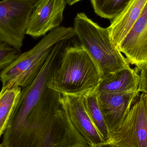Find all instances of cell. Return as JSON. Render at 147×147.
I'll list each match as a JSON object with an SVG mask.
<instances>
[{
  "mask_svg": "<svg viewBox=\"0 0 147 147\" xmlns=\"http://www.w3.org/2000/svg\"><path fill=\"white\" fill-rule=\"evenodd\" d=\"M4 147H91L74 127L58 91L47 87L24 121L5 131Z\"/></svg>",
  "mask_w": 147,
  "mask_h": 147,
  "instance_id": "obj_1",
  "label": "cell"
},
{
  "mask_svg": "<svg viewBox=\"0 0 147 147\" xmlns=\"http://www.w3.org/2000/svg\"><path fill=\"white\" fill-rule=\"evenodd\" d=\"M99 69L80 44L66 45L47 87L62 96H82L96 90L101 80Z\"/></svg>",
  "mask_w": 147,
  "mask_h": 147,
  "instance_id": "obj_2",
  "label": "cell"
},
{
  "mask_svg": "<svg viewBox=\"0 0 147 147\" xmlns=\"http://www.w3.org/2000/svg\"><path fill=\"white\" fill-rule=\"evenodd\" d=\"M75 36L73 28L59 27L29 51L22 53L0 72L1 90L23 88L31 83L40 72L53 47L62 40Z\"/></svg>",
  "mask_w": 147,
  "mask_h": 147,
  "instance_id": "obj_3",
  "label": "cell"
},
{
  "mask_svg": "<svg viewBox=\"0 0 147 147\" xmlns=\"http://www.w3.org/2000/svg\"><path fill=\"white\" fill-rule=\"evenodd\" d=\"M73 28L80 45L99 69L101 79L130 68L126 58L112 43L108 28L100 26L84 13H80L74 19Z\"/></svg>",
  "mask_w": 147,
  "mask_h": 147,
  "instance_id": "obj_4",
  "label": "cell"
},
{
  "mask_svg": "<svg viewBox=\"0 0 147 147\" xmlns=\"http://www.w3.org/2000/svg\"><path fill=\"white\" fill-rule=\"evenodd\" d=\"M36 0L0 1V40L21 51Z\"/></svg>",
  "mask_w": 147,
  "mask_h": 147,
  "instance_id": "obj_5",
  "label": "cell"
},
{
  "mask_svg": "<svg viewBox=\"0 0 147 147\" xmlns=\"http://www.w3.org/2000/svg\"><path fill=\"white\" fill-rule=\"evenodd\" d=\"M107 143L118 147H147V93L139 96Z\"/></svg>",
  "mask_w": 147,
  "mask_h": 147,
  "instance_id": "obj_6",
  "label": "cell"
},
{
  "mask_svg": "<svg viewBox=\"0 0 147 147\" xmlns=\"http://www.w3.org/2000/svg\"><path fill=\"white\" fill-rule=\"evenodd\" d=\"M66 0H38L31 14L26 34L34 38L59 27L63 19Z\"/></svg>",
  "mask_w": 147,
  "mask_h": 147,
  "instance_id": "obj_7",
  "label": "cell"
},
{
  "mask_svg": "<svg viewBox=\"0 0 147 147\" xmlns=\"http://www.w3.org/2000/svg\"><path fill=\"white\" fill-rule=\"evenodd\" d=\"M117 50L129 64L141 69L147 65V1L144 9Z\"/></svg>",
  "mask_w": 147,
  "mask_h": 147,
  "instance_id": "obj_8",
  "label": "cell"
},
{
  "mask_svg": "<svg viewBox=\"0 0 147 147\" xmlns=\"http://www.w3.org/2000/svg\"><path fill=\"white\" fill-rule=\"evenodd\" d=\"M139 91L113 94H98V101L110 134L123 121L132 105L140 96Z\"/></svg>",
  "mask_w": 147,
  "mask_h": 147,
  "instance_id": "obj_9",
  "label": "cell"
},
{
  "mask_svg": "<svg viewBox=\"0 0 147 147\" xmlns=\"http://www.w3.org/2000/svg\"><path fill=\"white\" fill-rule=\"evenodd\" d=\"M62 102L72 124L91 147H98L106 143L88 116L82 96L64 95Z\"/></svg>",
  "mask_w": 147,
  "mask_h": 147,
  "instance_id": "obj_10",
  "label": "cell"
},
{
  "mask_svg": "<svg viewBox=\"0 0 147 147\" xmlns=\"http://www.w3.org/2000/svg\"><path fill=\"white\" fill-rule=\"evenodd\" d=\"M147 0H130L108 27L112 43L118 49L140 17Z\"/></svg>",
  "mask_w": 147,
  "mask_h": 147,
  "instance_id": "obj_11",
  "label": "cell"
},
{
  "mask_svg": "<svg viewBox=\"0 0 147 147\" xmlns=\"http://www.w3.org/2000/svg\"><path fill=\"white\" fill-rule=\"evenodd\" d=\"M140 73V69L136 67L111 74L101 79L96 92L98 94H105L139 91Z\"/></svg>",
  "mask_w": 147,
  "mask_h": 147,
  "instance_id": "obj_12",
  "label": "cell"
},
{
  "mask_svg": "<svg viewBox=\"0 0 147 147\" xmlns=\"http://www.w3.org/2000/svg\"><path fill=\"white\" fill-rule=\"evenodd\" d=\"M98 93L96 90L82 96L86 111L99 134L107 143L110 137V133L99 108Z\"/></svg>",
  "mask_w": 147,
  "mask_h": 147,
  "instance_id": "obj_13",
  "label": "cell"
},
{
  "mask_svg": "<svg viewBox=\"0 0 147 147\" xmlns=\"http://www.w3.org/2000/svg\"><path fill=\"white\" fill-rule=\"evenodd\" d=\"M21 87L1 90L0 91V138L4 134L20 99Z\"/></svg>",
  "mask_w": 147,
  "mask_h": 147,
  "instance_id": "obj_14",
  "label": "cell"
},
{
  "mask_svg": "<svg viewBox=\"0 0 147 147\" xmlns=\"http://www.w3.org/2000/svg\"><path fill=\"white\" fill-rule=\"evenodd\" d=\"M94 12L100 17L112 20L130 0H90Z\"/></svg>",
  "mask_w": 147,
  "mask_h": 147,
  "instance_id": "obj_15",
  "label": "cell"
},
{
  "mask_svg": "<svg viewBox=\"0 0 147 147\" xmlns=\"http://www.w3.org/2000/svg\"><path fill=\"white\" fill-rule=\"evenodd\" d=\"M20 52L0 40V71L13 62L20 54Z\"/></svg>",
  "mask_w": 147,
  "mask_h": 147,
  "instance_id": "obj_16",
  "label": "cell"
},
{
  "mask_svg": "<svg viewBox=\"0 0 147 147\" xmlns=\"http://www.w3.org/2000/svg\"><path fill=\"white\" fill-rule=\"evenodd\" d=\"M140 70V80L139 91L142 93H147V65Z\"/></svg>",
  "mask_w": 147,
  "mask_h": 147,
  "instance_id": "obj_17",
  "label": "cell"
},
{
  "mask_svg": "<svg viewBox=\"0 0 147 147\" xmlns=\"http://www.w3.org/2000/svg\"><path fill=\"white\" fill-rule=\"evenodd\" d=\"M80 1H81V0H66V1L67 4L71 6V5H73V4L77 3L78 2Z\"/></svg>",
  "mask_w": 147,
  "mask_h": 147,
  "instance_id": "obj_18",
  "label": "cell"
},
{
  "mask_svg": "<svg viewBox=\"0 0 147 147\" xmlns=\"http://www.w3.org/2000/svg\"><path fill=\"white\" fill-rule=\"evenodd\" d=\"M98 147H118L116 146H114V145H111V144H109V143H105L103 145L100 146Z\"/></svg>",
  "mask_w": 147,
  "mask_h": 147,
  "instance_id": "obj_19",
  "label": "cell"
},
{
  "mask_svg": "<svg viewBox=\"0 0 147 147\" xmlns=\"http://www.w3.org/2000/svg\"><path fill=\"white\" fill-rule=\"evenodd\" d=\"M0 147H4L2 144H0Z\"/></svg>",
  "mask_w": 147,
  "mask_h": 147,
  "instance_id": "obj_20",
  "label": "cell"
},
{
  "mask_svg": "<svg viewBox=\"0 0 147 147\" xmlns=\"http://www.w3.org/2000/svg\"><path fill=\"white\" fill-rule=\"evenodd\" d=\"M1 71H0V72H1Z\"/></svg>",
  "mask_w": 147,
  "mask_h": 147,
  "instance_id": "obj_21",
  "label": "cell"
}]
</instances>
